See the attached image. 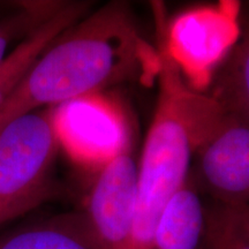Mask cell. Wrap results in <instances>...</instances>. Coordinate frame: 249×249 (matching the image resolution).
I'll return each instance as SVG.
<instances>
[{
  "label": "cell",
  "mask_w": 249,
  "mask_h": 249,
  "mask_svg": "<svg viewBox=\"0 0 249 249\" xmlns=\"http://www.w3.org/2000/svg\"><path fill=\"white\" fill-rule=\"evenodd\" d=\"M160 67V54L139 34L128 6L110 2L65 30L34 61L0 107V129L29 112L126 80L155 79Z\"/></svg>",
  "instance_id": "cell-1"
},
{
  "label": "cell",
  "mask_w": 249,
  "mask_h": 249,
  "mask_svg": "<svg viewBox=\"0 0 249 249\" xmlns=\"http://www.w3.org/2000/svg\"><path fill=\"white\" fill-rule=\"evenodd\" d=\"M160 58V98L138 164L129 249H150L165 205L187 182L196 148L222 112L210 96L185 85L166 50Z\"/></svg>",
  "instance_id": "cell-2"
},
{
  "label": "cell",
  "mask_w": 249,
  "mask_h": 249,
  "mask_svg": "<svg viewBox=\"0 0 249 249\" xmlns=\"http://www.w3.org/2000/svg\"><path fill=\"white\" fill-rule=\"evenodd\" d=\"M60 141L57 107L15 118L0 129V201L52 196L49 173Z\"/></svg>",
  "instance_id": "cell-3"
},
{
  "label": "cell",
  "mask_w": 249,
  "mask_h": 249,
  "mask_svg": "<svg viewBox=\"0 0 249 249\" xmlns=\"http://www.w3.org/2000/svg\"><path fill=\"white\" fill-rule=\"evenodd\" d=\"M197 180L225 207L249 205V124L220 112L195 150Z\"/></svg>",
  "instance_id": "cell-4"
},
{
  "label": "cell",
  "mask_w": 249,
  "mask_h": 249,
  "mask_svg": "<svg viewBox=\"0 0 249 249\" xmlns=\"http://www.w3.org/2000/svg\"><path fill=\"white\" fill-rule=\"evenodd\" d=\"M138 197V163L132 144L101 166L85 213L102 249H129Z\"/></svg>",
  "instance_id": "cell-5"
},
{
  "label": "cell",
  "mask_w": 249,
  "mask_h": 249,
  "mask_svg": "<svg viewBox=\"0 0 249 249\" xmlns=\"http://www.w3.org/2000/svg\"><path fill=\"white\" fill-rule=\"evenodd\" d=\"M57 129L75 157L101 166L132 144L123 112L93 95L57 107Z\"/></svg>",
  "instance_id": "cell-6"
},
{
  "label": "cell",
  "mask_w": 249,
  "mask_h": 249,
  "mask_svg": "<svg viewBox=\"0 0 249 249\" xmlns=\"http://www.w3.org/2000/svg\"><path fill=\"white\" fill-rule=\"evenodd\" d=\"M235 23L223 12L202 8L183 14L171 28L166 51L194 81L211 71L235 38Z\"/></svg>",
  "instance_id": "cell-7"
},
{
  "label": "cell",
  "mask_w": 249,
  "mask_h": 249,
  "mask_svg": "<svg viewBox=\"0 0 249 249\" xmlns=\"http://www.w3.org/2000/svg\"><path fill=\"white\" fill-rule=\"evenodd\" d=\"M0 249H102L85 213L71 211L0 230Z\"/></svg>",
  "instance_id": "cell-8"
},
{
  "label": "cell",
  "mask_w": 249,
  "mask_h": 249,
  "mask_svg": "<svg viewBox=\"0 0 249 249\" xmlns=\"http://www.w3.org/2000/svg\"><path fill=\"white\" fill-rule=\"evenodd\" d=\"M205 226L207 213L200 194L187 180L165 205L150 249H201Z\"/></svg>",
  "instance_id": "cell-9"
},
{
  "label": "cell",
  "mask_w": 249,
  "mask_h": 249,
  "mask_svg": "<svg viewBox=\"0 0 249 249\" xmlns=\"http://www.w3.org/2000/svg\"><path fill=\"white\" fill-rule=\"evenodd\" d=\"M89 7V2H64L49 20L9 52L0 65V107L34 61L59 35L86 17Z\"/></svg>",
  "instance_id": "cell-10"
},
{
  "label": "cell",
  "mask_w": 249,
  "mask_h": 249,
  "mask_svg": "<svg viewBox=\"0 0 249 249\" xmlns=\"http://www.w3.org/2000/svg\"><path fill=\"white\" fill-rule=\"evenodd\" d=\"M210 97L223 112L249 124V30L220 66Z\"/></svg>",
  "instance_id": "cell-11"
},
{
  "label": "cell",
  "mask_w": 249,
  "mask_h": 249,
  "mask_svg": "<svg viewBox=\"0 0 249 249\" xmlns=\"http://www.w3.org/2000/svg\"><path fill=\"white\" fill-rule=\"evenodd\" d=\"M64 2L23 1L17 9L0 18V65L9 54L12 45L22 40L53 15Z\"/></svg>",
  "instance_id": "cell-12"
},
{
  "label": "cell",
  "mask_w": 249,
  "mask_h": 249,
  "mask_svg": "<svg viewBox=\"0 0 249 249\" xmlns=\"http://www.w3.org/2000/svg\"><path fill=\"white\" fill-rule=\"evenodd\" d=\"M201 249H249V236L230 219L219 207L207 214Z\"/></svg>",
  "instance_id": "cell-13"
},
{
  "label": "cell",
  "mask_w": 249,
  "mask_h": 249,
  "mask_svg": "<svg viewBox=\"0 0 249 249\" xmlns=\"http://www.w3.org/2000/svg\"><path fill=\"white\" fill-rule=\"evenodd\" d=\"M50 197L51 196L36 195L15 201H0V230L35 210Z\"/></svg>",
  "instance_id": "cell-14"
},
{
  "label": "cell",
  "mask_w": 249,
  "mask_h": 249,
  "mask_svg": "<svg viewBox=\"0 0 249 249\" xmlns=\"http://www.w3.org/2000/svg\"><path fill=\"white\" fill-rule=\"evenodd\" d=\"M220 207L230 217V219L249 236V205H238V207L220 205Z\"/></svg>",
  "instance_id": "cell-15"
}]
</instances>
